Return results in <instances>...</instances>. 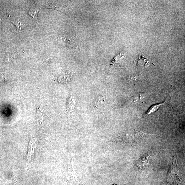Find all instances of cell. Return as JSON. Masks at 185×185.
I'll list each match as a JSON object with an SVG mask.
<instances>
[{"instance_id":"cell-1","label":"cell","mask_w":185,"mask_h":185,"mask_svg":"<svg viewBox=\"0 0 185 185\" xmlns=\"http://www.w3.org/2000/svg\"><path fill=\"white\" fill-rule=\"evenodd\" d=\"M179 171L176 160L174 159L168 174L167 180L169 182L178 183L180 180Z\"/></svg>"},{"instance_id":"cell-2","label":"cell","mask_w":185,"mask_h":185,"mask_svg":"<svg viewBox=\"0 0 185 185\" xmlns=\"http://www.w3.org/2000/svg\"><path fill=\"white\" fill-rule=\"evenodd\" d=\"M151 158L149 156H145L140 158L136 162V164L140 169H146L151 164Z\"/></svg>"},{"instance_id":"cell-3","label":"cell","mask_w":185,"mask_h":185,"mask_svg":"<svg viewBox=\"0 0 185 185\" xmlns=\"http://www.w3.org/2000/svg\"><path fill=\"white\" fill-rule=\"evenodd\" d=\"M37 141V138H33L31 139L30 143H29V150H28V154L27 155V159L29 161L31 158L32 155L34 154V149L36 147V142Z\"/></svg>"},{"instance_id":"cell-4","label":"cell","mask_w":185,"mask_h":185,"mask_svg":"<svg viewBox=\"0 0 185 185\" xmlns=\"http://www.w3.org/2000/svg\"><path fill=\"white\" fill-rule=\"evenodd\" d=\"M39 11V9L36 8H34L31 9L29 11L28 14L33 18L37 19L38 18Z\"/></svg>"},{"instance_id":"cell-5","label":"cell","mask_w":185,"mask_h":185,"mask_svg":"<svg viewBox=\"0 0 185 185\" xmlns=\"http://www.w3.org/2000/svg\"><path fill=\"white\" fill-rule=\"evenodd\" d=\"M11 22L15 25L18 30L21 31L22 30V23L20 21L18 18H15L14 19L12 20Z\"/></svg>"},{"instance_id":"cell-6","label":"cell","mask_w":185,"mask_h":185,"mask_svg":"<svg viewBox=\"0 0 185 185\" xmlns=\"http://www.w3.org/2000/svg\"><path fill=\"white\" fill-rule=\"evenodd\" d=\"M162 105L163 104H161L158 105H155L154 106H153L147 111V114H149L151 113H153V112L156 111V110H157V109L160 107V106Z\"/></svg>"},{"instance_id":"cell-7","label":"cell","mask_w":185,"mask_h":185,"mask_svg":"<svg viewBox=\"0 0 185 185\" xmlns=\"http://www.w3.org/2000/svg\"></svg>"}]
</instances>
